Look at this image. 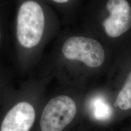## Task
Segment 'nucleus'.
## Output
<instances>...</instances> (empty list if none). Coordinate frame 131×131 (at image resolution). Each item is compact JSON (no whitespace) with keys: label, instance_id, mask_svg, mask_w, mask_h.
Here are the masks:
<instances>
[{"label":"nucleus","instance_id":"f257e3e1","mask_svg":"<svg viewBox=\"0 0 131 131\" xmlns=\"http://www.w3.org/2000/svg\"><path fill=\"white\" fill-rule=\"evenodd\" d=\"M45 29V15L41 6L34 1L24 2L17 16L16 35L20 45L26 48L40 42Z\"/></svg>","mask_w":131,"mask_h":131},{"label":"nucleus","instance_id":"f03ea898","mask_svg":"<svg viewBox=\"0 0 131 131\" xmlns=\"http://www.w3.org/2000/svg\"><path fill=\"white\" fill-rule=\"evenodd\" d=\"M75 101L69 96H57L47 103L40 119L41 131H62L74 118Z\"/></svg>","mask_w":131,"mask_h":131},{"label":"nucleus","instance_id":"7ed1b4c3","mask_svg":"<svg viewBox=\"0 0 131 131\" xmlns=\"http://www.w3.org/2000/svg\"><path fill=\"white\" fill-rule=\"evenodd\" d=\"M62 52L66 58L80 61L91 68L100 67L105 59V53L102 46L91 38H69L64 43Z\"/></svg>","mask_w":131,"mask_h":131},{"label":"nucleus","instance_id":"20e7f679","mask_svg":"<svg viewBox=\"0 0 131 131\" xmlns=\"http://www.w3.org/2000/svg\"><path fill=\"white\" fill-rule=\"evenodd\" d=\"M109 16L103 21L106 34L118 37L131 27V7L126 0H108L106 4Z\"/></svg>","mask_w":131,"mask_h":131},{"label":"nucleus","instance_id":"39448f33","mask_svg":"<svg viewBox=\"0 0 131 131\" xmlns=\"http://www.w3.org/2000/svg\"><path fill=\"white\" fill-rule=\"evenodd\" d=\"M35 118V109L30 103H19L4 117L1 131H29Z\"/></svg>","mask_w":131,"mask_h":131},{"label":"nucleus","instance_id":"423d86ee","mask_svg":"<svg viewBox=\"0 0 131 131\" xmlns=\"http://www.w3.org/2000/svg\"><path fill=\"white\" fill-rule=\"evenodd\" d=\"M115 105L122 110L131 109V72L118 95Z\"/></svg>","mask_w":131,"mask_h":131},{"label":"nucleus","instance_id":"0eeeda50","mask_svg":"<svg viewBox=\"0 0 131 131\" xmlns=\"http://www.w3.org/2000/svg\"><path fill=\"white\" fill-rule=\"evenodd\" d=\"M92 107L95 117L100 120L107 119L112 115L110 107L101 98H95L92 103Z\"/></svg>","mask_w":131,"mask_h":131},{"label":"nucleus","instance_id":"6e6552de","mask_svg":"<svg viewBox=\"0 0 131 131\" xmlns=\"http://www.w3.org/2000/svg\"><path fill=\"white\" fill-rule=\"evenodd\" d=\"M53 1L58 3H65L68 2L69 0H53Z\"/></svg>","mask_w":131,"mask_h":131},{"label":"nucleus","instance_id":"1a4fd4ad","mask_svg":"<svg viewBox=\"0 0 131 131\" xmlns=\"http://www.w3.org/2000/svg\"></svg>","mask_w":131,"mask_h":131}]
</instances>
